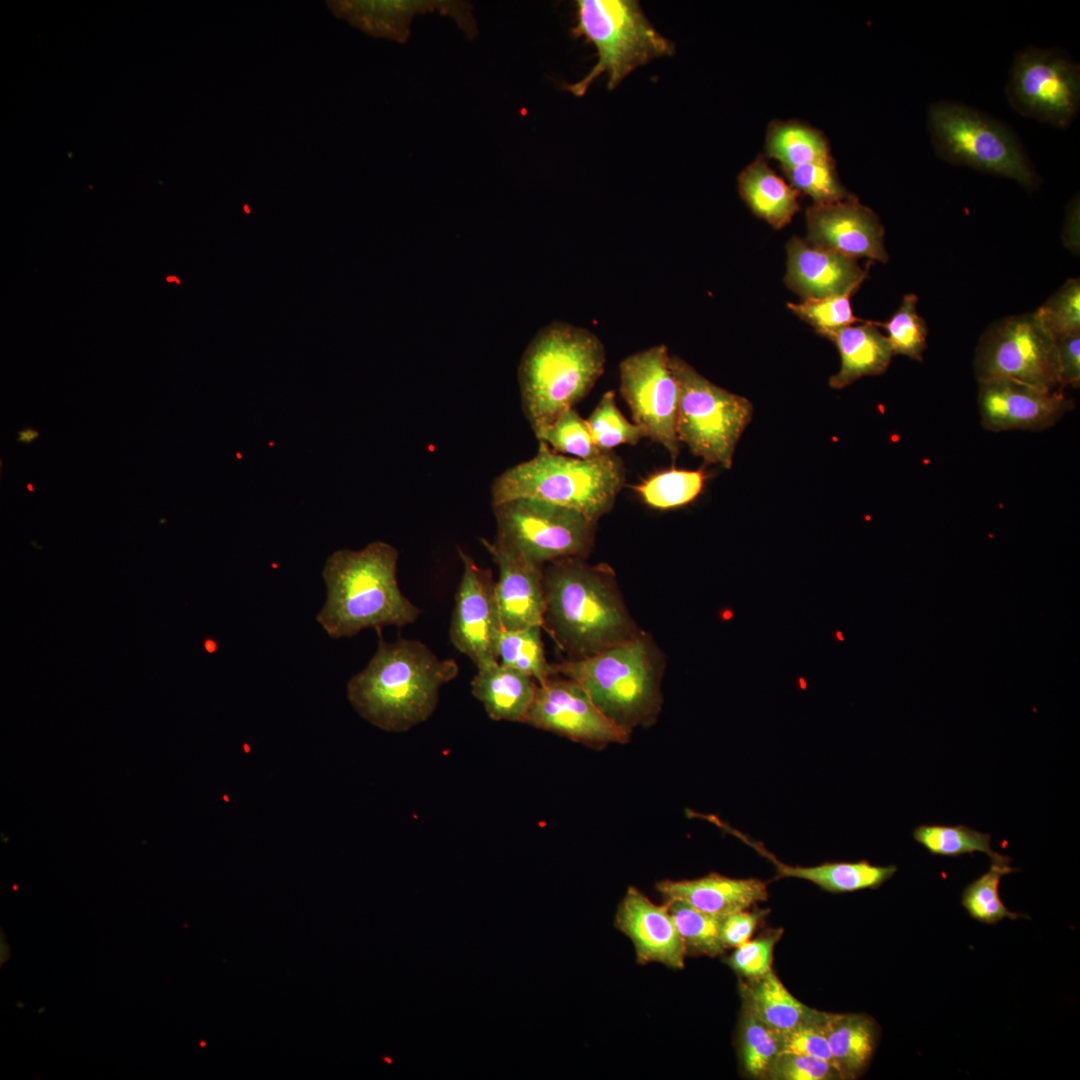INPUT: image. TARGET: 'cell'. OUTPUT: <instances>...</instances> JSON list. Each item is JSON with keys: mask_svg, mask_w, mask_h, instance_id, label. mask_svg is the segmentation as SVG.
Instances as JSON below:
<instances>
[{"mask_svg": "<svg viewBox=\"0 0 1080 1080\" xmlns=\"http://www.w3.org/2000/svg\"><path fill=\"white\" fill-rule=\"evenodd\" d=\"M679 398L677 435L694 456L730 469L736 446L750 423L753 405L709 381L678 356L670 355Z\"/></svg>", "mask_w": 1080, "mask_h": 1080, "instance_id": "obj_9", "label": "cell"}, {"mask_svg": "<svg viewBox=\"0 0 1080 1080\" xmlns=\"http://www.w3.org/2000/svg\"><path fill=\"white\" fill-rule=\"evenodd\" d=\"M615 926L633 943L638 963L684 967L686 946L666 904L656 905L638 889L629 887L618 906Z\"/></svg>", "mask_w": 1080, "mask_h": 1080, "instance_id": "obj_19", "label": "cell"}, {"mask_svg": "<svg viewBox=\"0 0 1080 1080\" xmlns=\"http://www.w3.org/2000/svg\"><path fill=\"white\" fill-rule=\"evenodd\" d=\"M537 685L529 675L495 661L477 667L471 692L491 719L524 723Z\"/></svg>", "mask_w": 1080, "mask_h": 1080, "instance_id": "obj_23", "label": "cell"}, {"mask_svg": "<svg viewBox=\"0 0 1080 1080\" xmlns=\"http://www.w3.org/2000/svg\"><path fill=\"white\" fill-rule=\"evenodd\" d=\"M463 572L455 596L449 630L454 647L476 667L498 661V644L504 631L492 571L477 565L458 549Z\"/></svg>", "mask_w": 1080, "mask_h": 1080, "instance_id": "obj_15", "label": "cell"}, {"mask_svg": "<svg viewBox=\"0 0 1080 1080\" xmlns=\"http://www.w3.org/2000/svg\"><path fill=\"white\" fill-rule=\"evenodd\" d=\"M665 904L687 952L690 950L713 957L724 951L721 936L724 918L705 913L679 900H668Z\"/></svg>", "mask_w": 1080, "mask_h": 1080, "instance_id": "obj_34", "label": "cell"}, {"mask_svg": "<svg viewBox=\"0 0 1080 1080\" xmlns=\"http://www.w3.org/2000/svg\"><path fill=\"white\" fill-rule=\"evenodd\" d=\"M918 297L906 294L898 310L886 322H874L884 328L894 355H904L922 361L927 347L928 328L917 312Z\"/></svg>", "mask_w": 1080, "mask_h": 1080, "instance_id": "obj_36", "label": "cell"}, {"mask_svg": "<svg viewBox=\"0 0 1080 1080\" xmlns=\"http://www.w3.org/2000/svg\"><path fill=\"white\" fill-rule=\"evenodd\" d=\"M706 479L703 470L670 468L649 476L633 489L649 507L670 510L694 501L702 493Z\"/></svg>", "mask_w": 1080, "mask_h": 1080, "instance_id": "obj_31", "label": "cell"}, {"mask_svg": "<svg viewBox=\"0 0 1080 1080\" xmlns=\"http://www.w3.org/2000/svg\"><path fill=\"white\" fill-rule=\"evenodd\" d=\"M543 590V628L568 660L594 656L639 634L607 564L553 560L544 565Z\"/></svg>", "mask_w": 1080, "mask_h": 1080, "instance_id": "obj_1", "label": "cell"}, {"mask_svg": "<svg viewBox=\"0 0 1080 1080\" xmlns=\"http://www.w3.org/2000/svg\"><path fill=\"white\" fill-rule=\"evenodd\" d=\"M786 285L803 299L855 293L865 278L855 258L793 237L786 246Z\"/></svg>", "mask_w": 1080, "mask_h": 1080, "instance_id": "obj_20", "label": "cell"}, {"mask_svg": "<svg viewBox=\"0 0 1080 1080\" xmlns=\"http://www.w3.org/2000/svg\"><path fill=\"white\" fill-rule=\"evenodd\" d=\"M762 913L738 911L726 916L722 922L721 936L725 948H737L748 942Z\"/></svg>", "mask_w": 1080, "mask_h": 1080, "instance_id": "obj_46", "label": "cell"}, {"mask_svg": "<svg viewBox=\"0 0 1080 1080\" xmlns=\"http://www.w3.org/2000/svg\"><path fill=\"white\" fill-rule=\"evenodd\" d=\"M39 435L40 433L36 429L26 427L18 431L17 441L24 444H31L39 437Z\"/></svg>", "mask_w": 1080, "mask_h": 1080, "instance_id": "obj_47", "label": "cell"}, {"mask_svg": "<svg viewBox=\"0 0 1080 1080\" xmlns=\"http://www.w3.org/2000/svg\"><path fill=\"white\" fill-rule=\"evenodd\" d=\"M524 723L589 745L625 743L629 738L579 683L556 675L537 685Z\"/></svg>", "mask_w": 1080, "mask_h": 1080, "instance_id": "obj_14", "label": "cell"}, {"mask_svg": "<svg viewBox=\"0 0 1080 1080\" xmlns=\"http://www.w3.org/2000/svg\"><path fill=\"white\" fill-rule=\"evenodd\" d=\"M669 361L664 344L624 358L619 365L620 393L646 438L664 447L675 461L681 445L677 435L679 390Z\"/></svg>", "mask_w": 1080, "mask_h": 1080, "instance_id": "obj_13", "label": "cell"}, {"mask_svg": "<svg viewBox=\"0 0 1080 1080\" xmlns=\"http://www.w3.org/2000/svg\"><path fill=\"white\" fill-rule=\"evenodd\" d=\"M585 422L594 445L602 452L623 444L635 445L646 438L644 430L621 413L612 390L602 395Z\"/></svg>", "mask_w": 1080, "mask_h": 1080, "instance_id": "obj_35", "label": "cell"}, {"mask_svg": "<svg viewBox=\"0 0 1080 1080\" xmlns=\"http://www.w3.org/2000/svg\"><path fill=\"white\" fill-rule=\"evenodd\" d=\"M978 383L980 421L992 432L1043 431L1074 407L1063 390H1044L1006 379Z\"/></svg>", "mask_w": 1080, "mask_h": 1080, "instance_id": "obj_16", "label": "cell"}, {"mask_svg": "<svg viewBox=\"0 0 1080 1080\" xmlns=\"http://www.w3.org/2000/svg\"><path fill=\"white\" fill-rule=\"evenodd\" d=\"M741 197L758 217L776 229L788 224L799 210L798 191L758 157L738 177Z\"/></svg>", "mask_w": 1080, "mask_h": 1080, "instance_id": "obj_27", "label": "cell"}, {"mask_svg": "<svg viewBox=\"0 0 1080 1080\" xmlns=\"http://www.w3.org/2000/svg\"><path fill=\"white\" fill-rule=\"evenodd\" d=\"M806 220L809 244L855 259L888 261L883 226L855 196L833 203H814L807 209Z\"/></svg>", "mask_w": 1080, "mask_h": 1080, "instance_id": "obj_17", "label": "cell"}, {"mask_svg": "<svg viewBox=\"0 0 1080 1080\" xmlns=\"http://www.w3.org/2000/svg\"><path fill=\"white\" fill-rule=\"evenodd\" d=\"M625 480V464L613 451L593 459H579L539 441L531 459L495 478L491 502L495 506L515 498L533 497L572 508L598 522L613 509Z\"/></svg>", "mask_w": 1080, "mask_h": 1080, "instance_id": "obj_5", "label": "cell"}, {"mask_svg": "<svg viewBox=\"0 0 1080 1080\" xmlns=\"http://www.w3.org/2000/svg\"><path fill=\"white\" fill-rule=\"evenodd\" d=\"M542 629V626H531L504 630L498 644V661L529 675L537 684L557 675L554 665L546 659Z\"/></svg>", "mask_w": 1080, "mask_h": 1080, "instance_id": "obj_32", "label": "cell"}, {"mask_svg": "<svg viewBox=\"0 0 1080 1080\" xmlns=\"http://www.w3.org/2000/svg\"><path fill=\"white\" fill-rule=\"evenodd\" d=\"M978 382L1006 379L1044 390H1063L1056 340L1034 313L1011 316L981 337L974 357Z\"/></svg>", "mask_w": 1080, "mask_h": 1080, "instance_id": "obj_11", "label": "cell"}, {"mask_svg": "<svg viewBox=\"0 0 1080 1080\" xmlns=\"http://www.w3.org/2000/svg\"><path fill=\"white\" fill-rule=\"evenodd\" d=\"M933 149L944 161L1007 177L1035 188L1040 179L1015 132L1002 121L962 103L941 100L928 108Z\"/></svg>", "mask_w": 1080, "mask_h": 1080, "instance_id": "obj_7", "label": "cell"}, {"mask_svg": "<svg viewBox=\"0 0 1080 1080\" xmlns=\"http://www.w3.org/2000/svg\"><path fill=\"white\" fill-rule=\"evenodd\" d=\"M826 1017L827 1013L822 1020L806 1023L789 1031L781 1032V1047L778 1055L800 1054L821 1058L829 1062L838 1072L827 1039Z\"/></svg>", "mask_w": 1080, "mask_h": 1080, "instance_id": "obj_42", "label": "cell"}, {"mask_svg": "<svg viewBox=\"0 0 1080 1080\" xmlns=\"http://www.w3.org/2000/svg\"><path fill=\"white\" fill-rule=\"evenodd\" d=\"M741 995L744 1010L780 1032L822 1020L826 1015L798 1001L772 970L742 984Z\"/></svg>", "mask_w": 1080, "mask_h": 1080, "instance_id": "obj_26", "label": "cell"}, {"mask_svg": "<svg viewBox=\"0 0 1080 1080\" xmlns=\"http://www.w3.org/2000/svg\"><path fill=\"white\" fill-rule=\"evenodd\" d=\"M1060 384L1074 388L1080 384V333L1056 340Z\"/></svg>", "mask_w": 1080, "mask_h": 1080, "instance_id": "obj_45", "label": "cell"}, {"mask_svg": "<svg viewBox=\"0 0 1080 1080\" xmlns=\"http://www.w3.org/2000/svg\"><path fill=\"white\" fill-rule=\"evenodd\" d=\"M498 566L495 593L504 630L542 626L544 621L543 568L525 557L506 553L481 539Z\"/></svg>", "mask_w": 1080, "mask_h": 1080, "instance_id": "obj_21", "label": "cell"}, {"mask_svg": "<svg viewBox=\"0 0 1080 1080\" xmlns=\"http://www.w3.org/2000/svg\"><path fill=\"white\" fill-rule=\"evenodd\" d=\"M854 293L823 298H807L788 303V309L826 338L835 331L861 322L853 313L850 298Z\"/></svg>", "mask_w": 1080, "mask_h": 1080, "instance_id": "obj_38", "label": "cell"}, {"mask_svg": "<svg viewBox=\"0 0 1080 1080\" xmlns=\"http://www.w3.org/2000/svg\"><path fill=\"white\" fill-rule=\"evenodd\" d=\"M1005 94L1018 114L1066 128L1080 109L1079 64L1057 48L1026 47L1013 57Z\"/></svg>", "mask_w": 1080, "mask_h": 1080, "instance_id": "obj_12", "label": "cell"}, {"mask_svg": "<svg viewBox=\"0 0 1080 1080\" xmlns=\"http://www.w3.org/2000/svg\"><path fill=\"white\" fill-rule=\"evenodd\" d=\"M825 1027L840 1077L860 1075L876 1047L878 1034L874 1020L865 1014L827 1013Z\"/></svg>", "mask_w": 1080, "mask_h": 1080, "instance_id": "obj_28", "label": "cell"}, {"mask_svg": "<svg viewBox=\"0 0 1080 1080\" xmlns=\"http://www.w3.org/2000/svg\"><path fill=\"white\" fill-rule=\"evenodd\" d=\"M782 170L792 187L809 195L816 204L837 202L851 195L839 181L833 159Z\"/></svg>", "mask_w": 1080, "mask_h": 1080, "instance_id": "obj_41", "label": "cell"}, {"mask_svg": "<svg viewBox=\"0 0 1080 1080\" xmlns=\"http://www.w3.org/2000/svg\"><path fill=\"white\" fill-rule=\"evenodd\" d=\"M398 551L383 541L354 551L342 549L326 560L322 576L326 600L316 620L333 639L364 629L413 623L421 610L402 593L397 580Z\"/></svg>", "mask_w": 1080, "mask_h": 1080, "instance_id": "obj_3", "label": "cell"}, {"mask_svg": "<svg viewBox=\"0 0 1080 1080\" xmlns=\"http://www.w3.org/2000/svg\"><path fill=\"white\" fill-rule=\"evenodd\" d=\"M458 673L455 660L438 658L418 640L380 637L366 667L348 681L347 697L372 725L405 732L429 719L442 686Z\"/></svg>", "mask_w": 1080, "mask_h": 1080, "instance_id": "obj_2", "label": "cell"}, {"mask_svg": "<svg viewBox=\"0 0 1080 1080\" xmlns=\"http://www.w3.org/2000/svg\"><path fill=\"white\" fill-rule=\"evenodd\" d=\"M496 548L544 566L560 558H587L597 522L569 507L533 497L493 506Z\"/></svg>", "mask_w": 1080, "mask_h": 1080, "instance_id": "obj_10", "label": "cell"}, {"mask_svg": "<svg viewBox=\"0 0 1080 1080\" xmlns=\"http://www.w3.org/2000/svg\"><path fill=\"white\" fill-rule=\"evenodd\" d=\"M656 887L666 901L679 900L720 918L768 897L766 884L761 880L734 879L715 873L694 880H665Z\"/></svg>", "mask_w": 1080, "mask_h": 1080, "instance_id": "obj_22", "label": "cell"}, {"mask_svg": "<svg viewBox=\"0 0 1080 1080\" xmlns=\"http://www.w3.org/2000/svg\"><path fill=\"white\" fill-rule=\"evenodd\" d=\"M575 37H584L597 50V62L580 81L563 89L583 96L600 75H608L613 90L637 67L670 56L675 44L652 26L635 0H577Z\"/></svg>", "mask_w": 1080, "mask_h": 1080, "instance_id": "obj_8", "label": "cell"}, {"mask_svg": "<svg viewBox=\"0 0 1080 1080\" xmlns=\"http://www.w3.org/2000/svg\"><path fill=\"white\" fill-rule=\"evenodd\" d=\"M332 13L373 37L401 43L409 37L412 18L418 13L439 11L454 18L468 38L478 34L472 6L463 1L439 0H347L327 1Z\"/></svg>", "mask_w": 1080, "mask_h": 1080, "instance_id": "obj_18", "label": "cell"}, {"mask_svg": "<svg viewBox=\"0 0 1080 1080\" xmlns=\"http://www.w3.org/2000/svg\"><path fill=\"white\" fill-rule=\"evenodd\" d=\"M765 148L768 156L779 161L782 168L832 160L824 135L797 121L772 122Z\"/></svg>", "mask_w": 1080, "mask_h": 1080, "instance_id": "obj_29", "label": "cell"}, {"mask_svg": "<svg viewBox=\"0 0 1080 1080\" xmlns=\"http://www.w3.org/2000/svg\"><path fill=\"white\" fill-rule=\"evenodd\" d=\"M26 488H27V490H28L29 492H31V493H34V492H35V488H34V485H33L32 483H30V482H28V483L26 484Z\"/></svg>", "mask_w": 1080, "mask_h": 1080, "instance_id": "obj_49", "label": "cell"}, {"mask_svg": "<svg viewBox=\"0 0 1080 1080\" xmlns=\"http://www.w3.org/2000/svg\"><path fill=\"white\" fill-rule=\"evenodd\" d=\"M765 1075L782 1080H823L840 1076L829 1062L800 1054L778 1055Z\"/></svg>", "mask_w": 1080, "mask_h": 1080, "instance_id": "obj_43", "label": "cell"}, {"mask_svg": "<svg viewBox=\"0 0 1080 1080\" xmlns=\"http://www.w3.org/2000/svg\"><path fill=\"white\" fill-rule=\"evenodd\" d=\"M746 844L769 859L776 867L779 876L808 880L822 889L834 892H854L862 889H875L889 880L897 871L894 865L877 866L868 861L825 863L812 867L789 866L780 862L758 842L737 833Z\"/></svg>", "mask_w": 1080, "mask_h": 1080, "instance_id": "obj_25", "label": "cell"}, {"mask_svg": "<svg viewBox=\"0 0 1080 1080\" xmlns=\"http://www.w3.org/2000/svg\"><path fill=\"white\" fill-rule=\"evenodd\" d=\"M1018 871L1010 864L991 863L990 869L968 884L962 892L961 904L973 919L995 925L1005 918L1026 917L1010 911L1003 903L999 886L1003 876Z\"/></svg>", "mask_w": 1080, "mask_h": 1080, "instance_id": "obj_33", "label": "cell"}, {"mask_svg": "<svg viewBox=\"0 0 1080 1080\" xmlns=\"http://www.w3.org/2000/svg\"><path fill=\"white\" fill-rule=\"evenodd\" d=\"M781 932L775 931L756 940H749L736 948L728 964L748 979L758 978L771 971L775 943Z\"/></svg>", "mask_w": 1080, "mask_h": 1080, "instance_id": "obj_44", "label": "cell"}, {"mask_svg": "<svg viewBox=\"0 0 1080 1080\" xmlns=\"http://www.w3.org/2000/svg\"><path fill=\"white\" fill-rule=\"evenodd\" d=\"M165 282L168 284H174L175 286H180L182 283L181 279L176 275H167L165 277Z\"/></svg>", "mask_w": 1080, "mask_h": 1080, "instance_id": "obj_48", "label": "cell"}, {"mask_svg": "<svg viewBox=\"0 0 1080 1080\" xmlns=\"http://www.w3.org/2000/svg\"><path fill=\"white\" fill-rule=\"evenodd\" d=\"M837 347L841 365L829 380L834 389H842L865 376L883 374L894 356L886 335L873 321L841 328L828 336Z\"/></svg>", "mask_w": 1080, "mask_h": 1080, "instance_id": "obj_24", "label": "cell"}, {"mask_svg": "<svg viewBox=\"0 0 1080 1080\" xmlns=\"http://www.w3.org/2000/svg\"><path fill=\"white\" fill-rule=\"evenodd\" d=\"M1033 313L1055 340L1080 333L1079 279L1067 280Z\"/></svg>", "mask_w": 1080, "mask_h": 1080, "instance_id": "obj_39", "label": "cell"}, {"mask_svg": "<svg viewBox=\"0 0 1080 1080\" xmlns=\"http://www.w3.org/2000/svg\"><path fill=\"white\" fill-rule=\"evenodd\" d=\"M605 363L602 341L586 328L553 322L538 331L518 368L522 409L536 438L590 393Z\"/></svg>", "mask_w": 1080, "mask_h": 1080, "instance_id": "obj_4", "label": "cell"}, {"mask_svg": "<svg viewBox=\"0 0 1080 1080\" xmlns=\"http://www.w3.org/2000/svg\"><path fill=\"white\" fill-rule=\"evenodd\" d=\"M557 675L579 683L609 719L629 730L648 722L660 705L655 650L640 633L594 656L554 664Z\"/></svg>", "mask_w": 1080, "mask_h": 1080, "instance_id": "obj_6", "label": "cell"}, {"mask_svg": "<svg viewBox=\"0 0 1080 1080\" xmlns=\"http://www.w3.org/2000/svg\"><path fill=\"white\" fill-rule=\"evenodd\" d=\"M914 840L930 854L957 857L983 852L992 863L1010 864L1012 859L995 852L992 837L966 825L922 824L913 830Z\"/></svg>", "mask_w": 1080, "mask_h": 1080, "instance_id": "obj_30", "label": "cell"}, {"mask_svg": "<svg viewBox=\"0 0 1080 1080\" xmlns=\"http://www.w3.org/2000/svg\"><path fill=\"white\" fill-rule=\"evenodd\" d=\"M781 1047V1032L744 1010L741 1024V1054L745 1070L753 1076L765 1075Z\"/></svg>", "mask_w": 1080, "mask_h": 1080, "instance_id": "obj_37", "label": "cell"}, {"mask_svg": "<svg viewBox=\"0 0 1080 1080\" xmlns=\"http://www.w3.org/2000/svg\"><path fill=\"white\" fill-rule=\"evenodd\" d=\"M537 440L561 454L579 459H593L604 453L594 445L585 419L575 408L563 412Z\"/></svg>", "mask_w": 1080, "mask_h": 1080, "instance_id": "obj_40", "label": "cell"}, {"mask_svg": "<svg viewBox=\"0 0 1080 1080\" xmlns=\"http://www.w3.org/2000/svg\"><path fill=\"white\" fill-rule=\"evenodd\" d=\"M213 647H214V645L212 643H210V642L207 643L208 650H213L214 649Z\"/></svg>", "mask_w": 1080, "mask_h": 1080, "instance_id": "obj_50", "label": "cell"}]
</instances>
